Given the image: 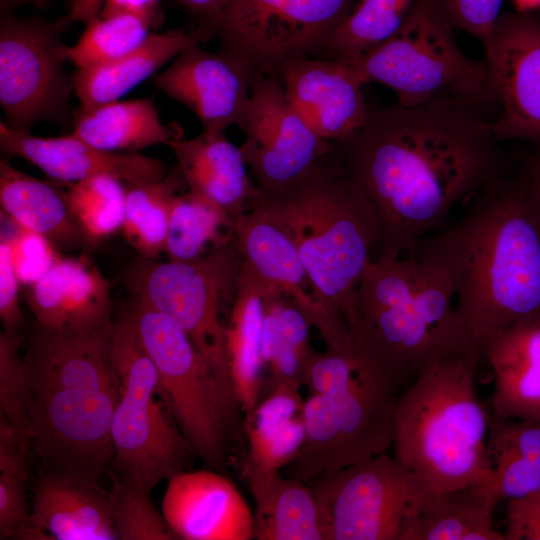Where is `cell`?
<instances>
[{"instance_id":"1","label":"cell","mask_w":540,"mask_h":540,"mask_svg":"<svg viewBox=\"0 0 540 540\" xmlns=\"http://www.w3.org/2000/svg\"><path fill=\"white\" fill-rule=\"evenodd\" d=\"M492 124L484 108L468 102L397 103L370 107L358 130L331 142L376 214L374 258L412 256L460 202L498 177Z\"/></svg>"},{"instance_id":"2","label":"cell","mask_w":540,"mask_h":540,"mask_svg":"<svg viewBox=\"0 0 540 540\" xmlns=\"http://www.w3.org/2000/svg\"><path fill=\"white\" fill-rule=\"evenodd\" d=\"M412 256L447 275L459 318L481 351L499 331L540 318V225L523 182L497 177Z\"/></svg>"},{"instance_id":"3","label":"cell","mask_w":540,"mask_h":540,"mask_svg":"<svg viewBox=\"0 0 540 540\" xmlns=\"http://www.w3.org/2000/svg\"><path fill=\"white\" fill-rule=\"evenodd\" d=\"M454 301L452 284L440 268L414 256L374 258L355 291L348 344L408 386L435 361L482 354Z\"/></svg>"},{"instance_id":"4","label":"cell","mask_w":540,"mask_h":540,"mask_svg":"<svg viewBox=\"0 0 540 540\" xmlns=\"http://www.w3.org/2000/svg\"><path fill=\"white\" fill-rule=\"evenodd\" d=\"M262 205L293 240L311 294L331 321L347 318L361 276L379 241L376 214L332 151L308 173L273 191L256 187Z\"/></svg>"},{"instance_id":"5","label":"cell","mask_w":540,"mask_h":540,"mask_svg":"<svg viewBox=\"0 0 540 540\" xmlns=\"http://www.w3.org/2000/svg\"><path fill=\"white\" fill-rule=\"evenodd\" d=\"M482 358L477 353L435 361L399 396L393 456L435 493L493 480L490 408L475 389Z\"/></svg>"},{"instance_id":"6","label":"cell","mask_w":540,"mask_h":540,"mask_svg":"<svg viewBox=\"0 0 540 540\" xmlns=\"http://www.w3.org/2000/svg\"><path fill=\"white\" fill-rule=\"evenodd\" d=\"M152 359L160 395L194 456L221 471L244 437L232 381L215 371L171 318L132 296L125 307Z\"/></svg>"},{"instance_id":"7","label":"cell","mask_w":540,"mask_h":540,"mask_svg":"<svg viewBox=\"0 0 540 540\" xmlns=\"http://www.w3.org/2000/svg\"><path fill=\"white\" fill-rule=\"evenodd\" d=\"M453 28L441 0H417L393 36L345 61L364 84L392 89L400 105L457 100L485 108L496 100L487 64L459 48Z\"/></svg>"},{"instance_id":"8","label":"cell","mask_w":540,"mask_h":540,"mask_svg":"<svg viewBox=\"0 0 540 540\" xmlns=\"http://www.w3.org/2000/svg\"><path fill=\"white\" fill-rule=\"evenodd\" d=\"M112 360L119 395L111 427L110 474L151 491L184 471L193 453L165 402L155 398L160 394L158 374L126 308L114 318Z\"/></svg>"},{"instance_id":"9","label":"cell","mask_w":540,"mask_h":540,"mask_svg":"<svg viewBox=\"0 0 540 540\" xmlns=\"http://www.w3.org/2000/svg\"><path fill=\"white\" fill-rule=\"evenodd\" d=\"M404 389L395 375L366 358L362 370L343 389L311 394L303 406L304 441L281 472L308 482L387 453Z\"/></svg>"},{"instance_id":"10","label":"cell","mask_w":540,"mask_h":540,"mask_svg":"<svg viewBox=\"0 0 540 540\" xmlns=\"http://www.w3.org/2000/svg\"><path fill=\"white\" fill-rule=\"evenodd\" d=\"M243 259L233 238L191 261L142 256L122 281L135 296L175 321L219 374L230 378L224 314L231 311Z\"/></svg>"},{"instance_id":"11","label":"cell","mask_w":540,"mask_h":540,"mask_svg":"<svg viewBox=\"0 0 540 540\" xmlns=\"http://www.w3.org/2000/svg\"><path fill=\"white\" fill-rule=\"evenodd\" d=\"M307 483L324 540H404L435 494L387 453Z\"/></svg>"},{"instance_id":"12","label":"cell","mask_w":540,"mask_h":540,"mask_svg":"<svg viewBox=\"0 0 540 540\" xmlns=\"http://www.w3.org/2000/svg\"><path fill=\"white\" fill-rule=\"evenodd\" d=\"M70 21L0 16V106L5 123L20 131L43 121L71 124V76L64 68L67 45L62 41Z\"/></svg>"},{"instance_id":"13","label":"cell","mask_w":540,"mask_h":540,"mask_svg":"<svg viewBox=\"0 0 540 540\" xmlns=\"http://www.w3.org/2000/svg\"><path fill=\"white\" fill-rule=\"evenodd\" d=\"M358 0H231L216 31L220 50L254 75H276L297 56L322 58L341 21Z\"/></svg>"},{"instance_id":"14","label":"cell","mask_w":540,"mask_h":540,"mask_svg":"<svg viewBox=\"0 0 540 540\" xmlns=\"http://www.w3.org/2000/svg\"><path fill=\"white\" fill-rule=\"evenodd\" d=\"M119 395L103 390L59 389L31 393L27 432L44 473L101 488L110 472L111 427Z\"/></svg>"},{"instance_id":"15","label":"cell","mask_w":540,"mask_h":540,"mask_svg":"<svg viewBox=\"0 0 540 540\" xmlns=\"http://www.w3.org/2000/svg\"><path fill=\"white\" fill-rule=\"evenodd\" d=\"M240 130V149L256 187L280 189L308 173L332 151L289 101L277 75L254 76Z\"/></svg>"},{"instance_id":"16","label":"cell","mask_w":540,"mask_h":540,"mask_svg":"<svg viewBox=\"0 0 540 540\" xmlns=\"http://www.w3.org/2000/svg\"><path fill=\"white\" fill-rule=\"evenodd\" d=\"M483 46L501 107L492 124L498 141L540 143V20L502 14Z\"/></svg>"},{"instance_id":"17","label":"cell","mask_w":540,"mask_h":540,"mask_svg":"<svg viewBox=\"0 0 540 540\" xmlns=\"http://www.w3.org/2000/svg\"><path fill=\"white\" fill-rule=\"evenodd\" d=\"M254 76L236 57L195 44L154 75L152 83L190 109L203 130L224 132L230 126L240 129L243 125Z\"/></svg>"},{"instance_id":"18","label":"cell","mask_w":540,"mask_h":540,"mask_svg":"<svg viewBox=\"0 0 540 540\" xmlns=\"http://www.w3.org/2000/svg\"><path fill=\"white\" fill-rule=\"evenodd\" d=\"M234 240L243 264L268 292L285 296L318 328L327 346L343 348L347 334L316 303L299 252L286 230L256 201L234 219Z\"/></svg>"},{"instance_id":"19","label":"cell","mask_w":540,"mask_h":540,"mask_svg":"<svg viewBox=\"0 0 540 540\" xmlns=\"http://www.w3.org/2000/svg\"><path fill=\"white\" fill-rule=\"evenodd\" d=\"M276 75L300 116L330 142L349 136L368 117L364 83L345 60L297 56Z\"/></svg>"},{"instance_id":"20","label":"cell","mask_w":540,"mask_h":540,"mask_svg":"<svg viewBox=\"0 0 540 540\" xmlns=\"http://www.w3.org/2000/svg\"><path fill=\"white\" fill-rule=\"evenodd\" d=\"M219 472L181 471L168 480L161 512L176 539H253V511Z\"/></svg>"},{"instance_id":"21","label":"cell","mask_w":540,"mask_h":540,"mask_svg":"<svg viewBox=\"0 0 540 540\" xmlns=\"http://www.w3.org/2000/svg\"><path fill=\"white\" fill-rule=\"evenodd\" d=\"M0 148L7 156L23 158L51 180L75 183L96 175H110L125 185L160 180L168 167L140 153L109 152L97 148L72 132L55 137L35 136L0 122Z\"/></svg>"},{"instance_id":"22","label":"cell","mask_w":540,"mask_h":540,"mask_svg":"<svg viewBox=\"0 0 540 540\" xmlns=\"http://www.w3.org/2000/svg\"><path fill=\"white\" fill-rule=\"evenodd\" d=\"M87 254L61 256L24 286L22 298L37 326L76 332L113 326L111 284Z\"/></svg>"},{"instance_id":"23","label":"cell","mask_w":540,"mask_h":540,"mask_svg":"<svg viewBox=\"0 0 540 540\" xmlns=\"http://www.w3.org/2000/svg\"><path fill=\"white\" fill-rule=\"evenodd\" d=\"M112 340L113 326L76 332L47 330L35 324L23 356L31 393L117 387Z\"/></svg>"},{"instance_id":"24","label":"cell","mask_w":540,"mask_h":540,"mask_svg":"<svg viewBox=\"0 0 540 540\" xmlns=\"http://www.w3.org/2000/svg\"><path fill=\"white\" fill-rule=\"evenodd\" d=\"M1 212L17 226L46 240L59 254L92 252L97 246L74 217L65 183L45 181L0 161Z\"/></svg>"},{"instance_id":"25","label":"cell","mask_w":540,"mask_h":540,"mask_svg":"<svg viewBox=\"0 0 540 540\" xmlns=\"http://www.w3.org/2000/svg\"><path fill=\"white\" fill-rule=\"evenodd\" d=\"M26 539L115 540L109 493L40 472Z\"/></svg>"},{"instance_id":"26","label":"cell","mask_w":540,"mask_h":540,"mask_svg":"<svg viewBox=\"0 0 540 540\" xmlns=\"http://www.w3.org/2000/svg\"><path fill=\"white\" fill-rule=\"evenodd\" d=\"M188 186L234 219L249 207L256 185L252 184L240 147L224 132L207 131L190 139L182 129L168 143Z\"/></svg>"},{"instance_id":"27","label":"cell","mask_w":540,"mask_h":540,"mask_svg":"<svg viewBox=\"0 0 540 540\" xmlns=\"http://www.w3.org/2000/svg\"><path fill=\"white\" fill-rule=\"evenodd\" d=\"M482 355L494 377L491 412L540 421V318L499 331Z\"/></svg>"},{"instance_id":"28","label":"cell","mask_w":540,"mask_h":540,"mask_svg":"<svg viewBox=\"0 0 540 540\" xmlns=\"http://www.w3.org/2000/svg\"><path fill=\"white\" fill-rule=\"evenodd\" d=\"M212 38L198 27L190 32H151L139 46L117 58L76 69L71 76L73 92L84 109L120 100L183 50Z\"/></svg>"},{"instance_id":"29","label":"cell","mask_w":540,"mask_h":540,"mask_svg":"<svg viewBox=\"0 0 540 540\" xmlns=\"http://www.w3.org/2000/svg\"><path fill=\"white\" fill-rule=\"evenodd\" d=\"M300 387L281 385L244 415L247 457L243 472L281 471L297 455L305 436Z\"/></svg>"},{"instance_id":"30","label":"cell","mask_w":540,"mask_h":540,"mask_svg":"<svg viewBox=\"0 0 540 540\" xmlns=\"http://www.w3.org/2000/svg\"><path fill=\"white\" fill-rule=\"evenodd\" d=\"M243 474L254 499L253 539L324 540L319 506L307 482L281 471Z\"/></svg>"},{"instance_id":"31","label":"cell","mask_w":540,"mask_h":540,"mask_svg":"<svg viewBox=\"0 0 540 540\" xmlns=\"http://www.w3.org/2000/svg\"><path fill=\"white\" fill-rule=\"evenodd\" d=\"M266 287L244 265L226 324V352L230 378L244 412L260 401L264 365L261 335Z\"/></svg>"},{"instance_id":"32","label":"cell","mask_w":540,"mask_h":540,"mask_svg":"<svg viewBox=\"0 0 540 540\" xmlns=\"http://www.w3.org/2000/svg\"><path fill=\"white\" fill-rule=\"evenodd\" d=\"M72 133L109 152L137 153L166 144L181 130L166 126L152 97L116 100L73 112Z\"/></svg>"},{"instance_id":"33","label":"cell","mask_w":540,"mask_h":540,"mask_svg":"<svg viewBox=\"0 0 540 540\" xmlns=\"http://www.w3.org/2000/svg\"><path fill=\"white\" fill-rule=\"evenodd\" d=\"M491 483L435 493L404 540H505L493 526Z\"/></svg>"},{"instance_id":"34","label":"cell","mask_w":540,"mask_h":540,"mask_svg":"<svg viewBox=\"0 0 540 540\" xmlns=\"http://www.w3.org/2000/svg\"><path fill=\"white\" fill-rule=\"evenodd\" d=\"M186 189L178 166L160 180L126 185L122 232L139 256L159 259L166 253L172 203Z\"/></svg>"},{"instance_id":"35","label":"cell","mask_w":540,"mask_h":540,"mask_svg":"<svg viewBox=\"0 0 540 540\" xmlns=\"http://www.w3.org/2000/svg\"><path fill=\"white\" fill-rule=\"evenodd\" d=\"M234 220L220 206L190 190L172 203L166 241L171 261H191L228 243Z\"/></svg>"},{"instance_id":"36","label":"cell","mask_w":540,"mask_h":540,"mask_svg":"<svg viewBox=\"0 0 540 540\" xmlns=\"http://www.w3.org/2000/svg\"><path fill=\"white\" fill-rule=\"evenodd\" d=\"M417 0H358L331 35L322 58L355 59L393 36Z\"/></svg>"},{"instance_id":"37","label":"cell","mask_w":540,"mask_h":540,"mask_svg":"<svg viewBox=\"0 0 540 540\" xmlns=\"http://www.w3.org/2000/svg\"><path fill=\"white\" fill-rule=\"evenodd\" d=\"M29 446L26 430L0 419V539H26L30 529L26 494Z\"/></svg>"},{"instance_id":"38","label":"cell","mask_w":540,"mask_h":540,"mask_svg":"<svg viewBox=\"0 0 540 540\" xmlns=\"http://www.w3.org/2000/svg\"><path fill=\"white\" fill-rule=\"evenodd\" d=\"M80 38L67 46V59L76 69L117 58L139 46L158 26L153 20L133 14L98 15L87 22Z\"/></svg>"},{"instance_id":"39","label":"cell","mask_w":540,"mask_h":540,"mask_svg":"<svg viewBox=\"0 0 540 540\" xmlns=\"http://www.w3.org/2000/svg\"><path fill=\"white\" fill-rule=\"evenodd\" d=\"M68 205L91 241L100 242L122 230L126 185L110 175L65 183Z\"/></svg>"},{"instance_id":"40","label":"cell","mask_w":540,"mask_h":540,"mask_svg":"<svg viewBox=\"0 0 540 540\" xmlns=\"http://www.w3.org/2000/svg\"><path fill=\"white\" fill-rule=\"evenodd\" d=\"M112 479L108 493L116 540L176 539L162 512L153 504L151 491L115 477Z\"/></svg>"},{"instance_id":"41","label":"cell","mask_w":540,"mask_h":540,"mask_svg":"<svg viewBox=\"0 0 540 540\" xmlns=\"http://www.w3.org/2000/svg\"><path fill=\"white\" fill-rule=\"evenodd\" d=\"M21 343L22 336L0 333V419L27 431L31 390L19 356Z\"/></svg>"},{"instance_id":"42","label":"cell","mask_w":540,"mask_h":540,"mask_svg":"<svg viewBox=\"0 0 540 540\" xmlns=\"http://www.w3.org/2000/svg\"><path fill=\"white\" fill-rule=\"evenodd\" d=\"M487 452L490 463L508 457H540V421L491 412Z\"/></svg>"},{"instance_id":"43","label":"cell","mask_w":540,"mask_h":540,"mask_svg":"<svg viewBox=\"0 0 540 540\" xmlns=\"http://www.w3.org/2000/svg\"><path fill=\"white\" fill-rule=\"evenodd\" d=\"M498 501L521 499L540 489V457H508L491 464Z\"/></svg>"},{"instance_id":"44","label":"cell","mask_w":540,"mask_h":540,"mask_svg":"<svg viewBox=\"0 0 540 540\" xmlns=\"http://www.w3.org/2000/svg\"><path fill=\"white\" fill-rule=\"evenodd\" d=\"M452 26L473 35L484 45L491 37L503 0H441Z\"/></svg>"},{"instance_id":"45","label":"cell","mask_w":540,"mask_h":540,"mask_svg":"<svg viewBox=\"0 0 540 540\" xmlns=\"http://www.w3.org/2000/svg\"><path fill=\"white\" fill-rule=\"evenodd\" d=\"M18 277L9 237L3 232L0 241V320L4 333L22 336L25 317L20 308Z\"/></svg>"},{"instance_id":"46","label":"cell","mask_w":540,"mask_h":540,"mask_svg":"<svg viewBox=\"0 0 540 540\" xmlns=\"http://www.w3.org/2000/svg\"><path fill=\"white\" fill-rule=\"evenodd\" d=\"M9 239L18 277L25 285L42 276L61 257L42 237L19 226Z\"/></svg>"},{"instance_id":"47","label":"cell","mask_w":540,"mask_h":540,"mask_svg":"<svg viewBox=\"0 0 540 540\" xmlns=\"http://www.w3.org/2000/svg\"><path fill=\"white\" fill-rule=\"evenodd\" d=\"M505 540H540V489L509 501Z\"/></svg>"},{"instance_id":"48","label":"cell","mask_w":540,"mask_h":540,"mask_svg":"<svg viewBox=\"0 0 540 540\" xmlns=\"http://www.w3.org/2000/svg\"><path fill=\"white\" fill-rule=\"evenodd\" d=\"M231 0H177L197 21L198 28L216 37L219 21Z\"/></svg>"},{"instance_id":"49","label":"cell","mask_w":540,"mask_h":540,"mask_svg":"<svg viewBox=\"0 0 540 540\" xmlns=\"http://www.w3.org/2000/svg\"><path fill=\"white\" fill-rule=\"evenodd\" d=\"M159 3L160 0H102L99 15L133 13L147 17L159 25L161 22Z\"/></svg>"},{"instance_id":"50","label":"cell","mask_w":540,"mask_h":540,"mask_svg":"<svg viewBox=\"0 0 540 540\" xmlns=\"http://www.w3.org/2000/svg\"><path fill=\"white\" fill-rule=\"evenodd\" d=\"M523 185L540 225V154L530 163Z\"/></svg>"},{"instance_id":"51","label":"cell","mask_w":540,"mask_h":540,"mask_svg":"<svg viewBox=\"0 0 540 540\" xmlns=\"http://www.w3.org/2000/svg\"><path fill=\"white\" fill-rule=\"evenodd\" d=\"M67 19L86 24L97 17L102 9V0H69Z\"/></svg>"},{"instance_id":"52","label":"cell","mask_w":540,"mask_h":540,"mask_svg":"<svg viewBox=\"0 0 540 540\" xmlns=\"http://www.w3.org/2000/svg\"><path fill=\"white\" fill-rule=\"evenodd\" d=\"M48 0H0V11H15L18 7L32 5L44 7Z\"/></svg>"},{"instance_id":"53","label":"cell","mask_w":540,"mask_h":540,"mask_svg":"<svg viewBox=\"0 0 540 540\" xmlns=\"http://www.w3.org/2000/svg\"><path fill=\"white\" fill-rule=\"evenodd\" d=\"M514 2L521 11L534 9L540 6V0H514Z\"/></svg>"}]
</instances>
